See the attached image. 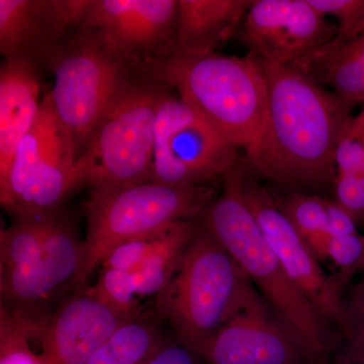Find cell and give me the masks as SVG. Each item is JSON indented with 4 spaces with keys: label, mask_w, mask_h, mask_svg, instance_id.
<instances>
[{
    "label": "cell",
    "mask_w": 364,
    "mask_h": 364,
    "mask_svg": "<svg viewBox=\"0 0 364 364\" xmlns=\"http://www.w3.org/2000/svg\"><path fill=\"white\" fill-rule=\"evenodd\" d=\"M328 260L336 267L337 274L332 277L343 291L350 284L352 277L359 270H364V237L358 232L345 236H331Z\"/></svg>",
    "instance_id": "484cf974"
},
{
    "label": "cell",
    "mask_w": 364,
    "mask_h": 364,
    "mask_svg": "<svg viewBox=\"0 0 364 364\" xmlns=\"http://www.w3.org/2000/svg\"><path fill=\"white\" fill-rule=\"evenodd\" d=\"M38 69L23 60H4L0 69V176L39 116Z\"/></svg>",
    "instance_id": "2e32d148"
},
{
    "label": "cell",
    "mask_w": 364,
    "mask_h": 364,
    "mask_svg": "<svg viewBox=\"0 0 364 364\" xmlns=\"http://www.w3.org/2000/svg\"><path fill=\"white\" fill-rule=\"evenodd\" d=\"M128 317L78 287L36 326L33 342L48 364H85Z\"/></svg>",
    "instance_id": "5bb4252c"
},
{
    "label": "cell",
    "mask_w": 364,
    "mask_h": 364,
    "mask_svg": "<svg viewBox=\"0 0 364 364\" xmlns=\"http://www.w3.org/2000/svg\"><path fill=\"white\" fill-rule=\"evenodd\" d=\"M291 65L322 87L329 86L345 104L364 102V35L346 42L334 38Z\"/></svg>",
    "instance_id": "d6986e66"
},
{
    "label": "cell",
    "mask_w": 364,
    "mask_h": 364,
    "mask_svg": "<svg viewBox=\"0 0 364 364\" xmlns=\"http://www.w3.org/2000/svg\"><path fill=\"white\" fill-rule=\"evenodd\" d=\"M239 188L244 202L289 277L318 315L344 332L347 313L342 298L343 291L334 277L324 272L305 239L277 207L272 193L261 186L247 163L243 161L239 168Z\"/></svg>",
    "instance_id": "30bf717a"
},
{
    "label": "cell",
    "mask_w": 364,
    "mask_h": 364,
    "mask_svg": "<svg viewBox=\"0 0 364 364\" xmlns=\"http://www.w3.org/2000/svg\"><path fill=\"white\" fill-rule=\"evenodd\" d=\"M198 221H179L158 235L142 262L132 270L138 298L161 294L178 270L184 252L193 239Z\"/></svg>",
    "instance_id": "ffe728a7"
},
{
    "label": "cell",
    "mask_w": 364,
    "mask_h": 364,
    "mask_svg": "<svg viewBox=\"0 0 364 364\" xmlns=\"http://www.w3.org/2000/svg\"><path fill=\"white\" fill-rule=\"evenodd\" d=\"M263 301L247 275L198 221L178 270L157 296L156 308L177 342L203 358L232 318Z\"/></svg>",
    "instance_id": "5b68a950"
},
{
    "label": "cell",
    "mask_w": 364,
    "mask_h": 364,
    "mask_svg": "<svg viewBox=\"0 0 364 364\" xmlns=\"http://www.w3.org/2000/svg\"><path fill=\"white\" fill-rule=\"evenodd\" d=\"M169 86L136 67L107 107L72 167L79 188L151 181L158 107Z\"/></svg>",
    "instance_id": "8992f818"
},
{
    "label": "cell",
    "mask_w": 364,
    "mask_h": 364,
    "mask_svg": "<svg viewBox=\"0 0 364 364\" xmlns=\"http://www.w3.org/2000/svg\"><path fill=\"white\" fill-rule=\"evenodd\" d=\"M253 0H178L176 44L196 52H217L238 36Z\"/></svg>",
    "instance_id": "ac0fdd59"
},
{
    "label": "cell",
    "mask_w": 364,
    "mask_h": 364,
    "mask_svg": "<svg viewBox=\"0 0 364 364\" xmlns=\"http://www.w3.org/2000/svg\"><path fill=\"white\" fill-rule=\"evenodd\" d=\"M335 200L353 218L364 222V176L363 172L340 174L332 182Z\"/></svg>",
    "instance_id": "f546056e"
},
{
    "label": "cell",
    "mask_w": 364,
    "mask_h": 364,
    "mask_svg": "<svg viewBox=\"0 0 364 364\" xmlns=\"http://www.w3.org/2000/svg\"><path fill=\"white\" fill-rule=\"evenodd\" d=\"M323 16L338 21V33L335 39L346 42L364 35V0H308Z\"/></svg>",
    "instance_id": "83f0119b"
},
{
    "label": "cell",
    "mask_w": 364,
    "mask_h": 364,
    "mask_svg": "<svg viewBox=\"0 0 364 364\" xmlns=\"http://www.w3.org/2000/svg\"><path fill=\"white\" fill-rule=\"evenodd\" d=\"M91 0H0V52L39 68L82 26Z\"/></svg>",
    "instance_id": "4fadbf2b"
},
{
    "label": "cell",
    "mask_w": 364,
    "mask_h": 364,
    "mask_svg": "<svg viewBox=\"0 0 364 364\" xmlns=\"http://www.w3.org/2000/svg\"><path fill=\"white\" fill-rule=\"evenodd\" d=\"M364 152V111L346 122L332 155L333 178L360 172Z\"/></svg>",
    "instance_id": "d4e9b609"
},
{
    "label": "cell",
    "mask_w": 364,
    "mask_h": 364,
    "mask_svg": "<svg viewBox=\"0 0 364 364\" xmlns=\"http://www.w3.org/2000/svg\"><path fill=\"white\" fill-rule=\"evenodd\" d=\"M241 159L223 176V191L198 221L247 275L274 315L294 333L311 361L325 355L326 321L282 267L239 188Z\"/></svg>",
    "instance_id": "277c9868"
},
{
    "label": "cell",
    "mask_w": 364,
    "mask_h": 364,
    "mask_svg": "<svg viewBox=\"0 0 364 364\" xmlns=\"http://www.w3.org/2000/svg\"><path fill=\"white\" fill-rule=\"evenodd\" d=\"M240 148L208 124L169 88L160 100L154 128L151 181L203 186L233 168Z\"/></svg>",
    "instance_id": "9c48e42d"
},
{
    "label": "cell",
    "mask_w": 364,
    "mask_h": 364,
    "mask_svg": "<svg viewBox=\"0 0 364 364\" xmlns=\"http://www.w3.org/2000/svg\"><path fill=\"white\" fill-rule=\"evenodd\" d=\"M83 259V240L62 208L14 219L0 232V309L42 322L64 301L62 296L75 291Z\"/></svg>",
    "instance_id": "3957f363"
},
{
    "label": "cell",
    "mask_w": 364,
    "mask_h": 364,
    "mask_svg": "<svg viewBox=\"0 0 364 364\" xmlns=\"http://www.w3.org/2000/svg\"><path fill=\"white\" fill-rule=\"evenodd\" d=\"M142 67L245 153L259 138L267 88L253 56L188 51L174 43Z\"/></svg>",
    "instance_id": "7a4b0ae2"
},
{
    "label": "cell",
    "mask_w": 364,
    "mask_h": 364,
    "mask_svg": "<svg viewBox=\"0 0 364 364\" xmlns=\"http://www.w3.org/2000/svg\"><path fill=\"white\" fill-rule=\"evenodd\" d=\"M88 291L93 296L124 316L136 317L141 315L131 272L102 268L97 284L88 287Z\"/></svg>",
    "instance_id": "cb8c5ba5"
},
{
    "label": "cell",
    "mask_w": 364,
    "mask_h": 364,
    "mask_svg": "<svg viewBox=\"0 0 364 364\" xmlns=\"http://www.w3.org/2000/svg\"><path fill=\"white\" fill-rule=\"evenodd\" d=\"M337 33L338 26L328 21L308 0H253L238 36L248 55L291 65Z\"/></svg>",
    "instance_id": "8fae6325"
},
{
    "label": "cell",
    "mask_w": 364,
    "mask_h": 364,
    "mask_svg": "<svg viewBox=\"0 0 364 364\" xmlns=\"http://www.w3.org/2000/svg\"><path fill=\"white\" fill-rule=\"evenodd\" d=\"M274 200L282 214L305 240L314 235L328 232L325 198L291 193Z\"/></svg>",
    "instance_id": "603a6c76"
},
{
    "label": "cell",
    "mask_w": 364,
    "mask_h": 364,
    "mask_svg": "<svg viewBox=\"0 0 364 364\" xmlns=\"http://www.w3.org/2000/svg\"><path fill=\"white\" fill-rule=\"evenodd\" d=\"M361 172H363V174L364 176V152H363V167H361Z\"/></svg>",
    "instance_id": "d6a6232c"
},
{
    "label": "cell",
    "mask_w": 364,
    "mask_h": 364,
    "mask_svg": "<svg viewBox=\"0 0 364 364\" xmlns=\"http://www.w3.org/2000/svg\"><path fill=\"white\" fill-rule=\"evenodd\" d=\"M36 325L0 309V364H48L31 345Z\"/></svg>",
    "instance_id": "7402d4cb"
},
{
    "label": "cell",
    "mask_w": 364,
    "mask_h": 364,
    "mask_svg": "<svg viewBox=\"0 0 364 364\" xmlns=\"http://www.w3.org/2000/svg\"><path fill=\"white\" fill-rule=\"evenodd\" d=\"M327 212L328 232L333 237L358 233L356 223L341 205L334 200L325 198Z\"/></svg>",
    "instance_id": "1f68e13d"
},
{
    "label": "cell",
    "mask_w": 364,
    "mask_h": 364,
    "mask_svg": "<svg viewBox=\"0 0 364 364\" xmlns=\"http://www.w3.org/2000/svg\"><path fill=\"white\" fill-rule=\"evenodd\" d=\"M345 306L347 327L339 364H364V279L352 289Z\"/></svg>",
    "instance_id": "4316f807"
},
{
    "label": "cell",
    "mask_w": 364,
    "mask_h": 364,
    "mask_svg": "<svg viewBox=\"0 0 364 364\" xmlns=\"http://www.w3.org/2000/svg\"><path fill=\"white\" fill-rule=\"evenodd\" d=\"M178 0H91L82 26L142 67L176 43Z\"/></svg>",
    "instance_id": "7c38bea8"
},
{
    "label": "cell",
    "mask_w": 364,
    "mask_h": 364,
    "mask_svg": "<svg viewBox=\"0 0 364 364\" xmlns=\"http://www.w3.org/2000/svg\"><path fill=\"white\" fill-rule=\"evenodd\" d=\"M215 198L207 184L176 188L148 181L124 188H91L85 203V259L76 289L86 286L91 273L117 244L155 233L176 222L198 221Z\"/></svg>",
    "instance_id": "52a82bcc"
},
{
    "label": "cell",
    "mask_w": 364,
    "mask_h": 364,
    "mask_svg": "<svg viewBox=\"0 0 364 364\" xmlns=\"http://www.w3.org/2000/svg\"><path fill=\"white\" fill-rule=\"evenodd\" d=\"M196 354L177 342L163 341L144 364H196Z\"/></svg>",
    "instance_id": "4dcf8cb0"
},
{
    "label": "cell",
    "mask_w": 364,
    "mask_h": 364,
    "mask_svg": "<svg viewBox=\"0 0 364 364\" xmlns=\"http://www.w3.org/2000/svg\"><path fill=\"white\" fill-rule=\"evenodd\" d=\"M162 230L117 244L107 254L100 267L132 272L142 262Z\"/></svg>",
    "instance_id": "f1b7e54d"
},
{
    "label": "cell",
    "mask_w": 364,
    "mask_h": 364,
    "mask_svg": "<svg viewBox=\"0 0 364 364\" xmlns=\"http://www.w3.org/2000/svg\"><path fill=\"white\" fill-rule=\"evenodd\" d=\"M208 364H301L310 360L303 345L267 301L232 318L205 354Z\"/></svg>",
    "instance_id": "9a60e30c"
},
{
    "label": "cell",
    "mask_w": 364,
    "mask_h": 364,
    "mask_svg": "<svg viewBox=\"0 0 364 364\" xmlns=\"http://www.w3.org/2000/svg\"><path fill=\"white\" fill-rule=\"evenodd\" d=\"M46 66L54 76L53 109L78 158L117 93L140 66L117 56L83 26L54 50Z\"/></svg>",
    "instance_id": "ba28073f"
},
{
    "label": "cell",
    "mask_w": 364,
    "mask_h": 364,
    "mask_svg": "<svg viewBox=\"0 0 364 364\" xmlns=\"http://www.w3.org/2000/svg\"><path fill=\"white\" fill-rule=\"evenodd\" d=\"M257 61L267 80V109L259 138L246 152L248 166L279 186L332 183L333 152L354 107L294 66Z\"/></svg>",
    "instance_id": "6da1fadb"
},
{
    "label": "cell",
    "mask_w": 364,
    "mask_h": 364,
    "mask_svg": "<svg viewBox=\"0 0 364 364\" xmlns=\"http://www.w3.org/2000/svg\"><path fill=\"white\" fill-rule=\"evenodd\" d=\"M66 158L76 161L77 157L47 93L37 121L18 144L6 174L0 176V202L4 208L13 202L36 170Z\"/></svg>",
    "instance_id": "e0dca14e"
},
{
    "label": "cell",
    "mask_w": 364,
    "mask_h": 364,
    "mask_svg": "<svg viewBox=\"0 0 364 364\" xmlns=\"http://www.w3.org/2000/svg\"><path fill=\"white\" fill-rule=\"evenodd\" d=\"M161 342L156 326L139 315L119 326L85 364H144Z\"/></svg>",
    "instance_id": "44dd1931"
}]
</instances>
